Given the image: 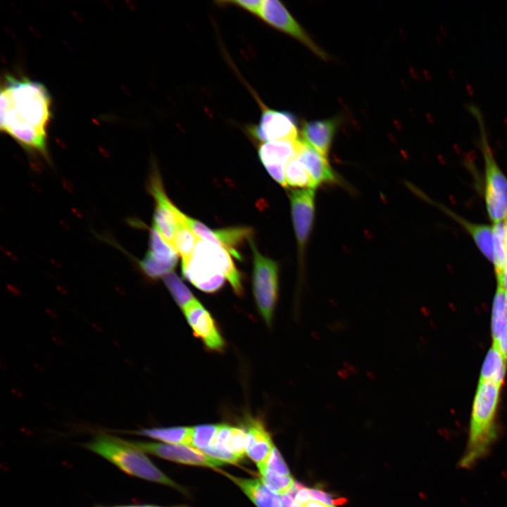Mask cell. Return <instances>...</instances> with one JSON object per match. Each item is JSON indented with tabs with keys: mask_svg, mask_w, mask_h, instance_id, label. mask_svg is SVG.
<instances>
[{
	"mask_svg": "<svg viewBox=\"0 0 507 507\" xmlns=\"http://www.w3.org/2000/svg\"><path fill=\"white\" fill-rule=\"evenodd\" d=\"M219 4L231 5L242 8L258 17L263 1L261 0H233L218 1Z\"/></svg>",
	"mask_w": 507,
	"mask_h": 507,
	"instance_id": "obj_34",
	"label": "cell"
},
{
	"mask_svg": "<svg viewBox=\"0 0 507 507\" xmlns=\"http://www.w3.org/2000/svg\"><path fill=\"white\" fill-rule=\"evenodd\" d=\"M259 104L262 113L258 123L246 126L248 134L254 139L264 143L299 139L298 119L294 113L269 108L261 101Z\"/></svg>",
	"mask_w": 507,
	"mask_h": 507,
	"instance_id": "obj_7",
	"label": "cell"
},
{
	"mask_svg": "<svg viewBox=\"0 0 507 507\" xmlns=\"http://www.w3.org/2000/svg\"><path fill=\"white\" fill-rule=\"evenodd\" d=\"M182 270L184 278L204 292L219 291L226 279L237 295L243 294L242 273L230 254L213 242L199 239L189 261L182 263Z\"/></svg>",
	"mask_w": 507,
	"mask_h": 507,
	"instance_id": "obj_2",
	"label": "cell"
},
{
	"mask_svg": "<svg viewBox=\"0 0 507 507\" xmlns=\"http://www.w3.org/2000/svg\"><path fill=\"white\" fill-rule=\"evenodd\" d=\"M298 139L267 142L258 148L259 158L270 175L280 184L286 187L284 170L288 162L297 154Z\"/></svg>",
	"mask_w": 507,
	"mask_h": 507,
	"instance_id": "obj_12",
	"label": "cell"
},
{
	"mask_svg": "<svg viewBox=\"0 0 507 507\" xmlns=\"http://www.w3.org/2000/svg\"><path fill=\"white\" fill-rule=\"evenodd\" d=\"M182 311L194 334L202 341L207 349L218 352L223 351L225 341L215 321L197 299Z\"/></svg>",
	"mask_w": 507,
	"mask_h": 507,
	"instance_id": "obj_13",
	"label": "cell"
},
{
	"mask_svg": "<svg viewBox=\"0 0 507 507\" xmlns=\"http://www.w3.org/2000/svg\"><path fill=\"white\" fill-rule=\"evenodd\" d=\"M291 212L300 255L304 251L314 222L315 191L293 189L289 193Z\"/></svg>",
	"mask_w": 507,
	"mask_h": 507,
	"instance_id": "obj_11",
	"label": "cell"
},
{
	"mask_svg": "<svg viewBox=\"0 0 507 507\" xmlns=\"http://www.w3.org/2000/svg\"><path fill=\"white\" fill-rule=\"evenodd\" d=\"M296 157L305 166L316 187L322 184L337 182V175L330 167L327 158L320 154L301 138Z\"/></svg>",
	"mask_w": 507,
	"mask_h": 507,
	"instance_id": "obj_16",
	"label": "cell"
},
{
	"mask_svg": "<svg viewBox=\"0 0 507 507\" xmlns=\"http://www.w3.org/2000/svg\"><path fill=\"white\" fill-rule=\"evenodd\" d=\"M303 507H330L325 503L317 501H310L306 503Z\"/></svg>",
	"mask_w": 507,
	"mask_h": 507,
	"instance_id": "obj_39",
	"label": "cell"
},
{
	"mask_svg": "<svg viewBox=\"0 0 507 507\" xmlns=\"http://www.w3.org/2000/svg\"><path fill=\"white\" fill-rule=\"evenodd\" d=\"M84 446L130 475L184 492V489L163 474L142 451L134 447L129 441L102 434Z\"/></svg>",
	"mask_w": 507,
	"mask_h": 507,
	"instance_id": "obj_4",
	"label": "cell"
},
{
	"mask_svg": "<svg viewBox=\"0 0 507 507\" xmlns=\"http://www.w3.org/2000/svg\"><path fill=\"white\" fill-rule=\"evenodd\" d=\"M249 242L253 252V292L258 310L270 325L278 299V265L258 251L253 238Z\"/></svg>",
	"mask_w": 507,
	"mask_h": 507,
	"instance_id": "obj_6",
	"label": "cell"
},
{
	"mask_svg": "<svg viewBox=\"0 0 507 507\" xmlns=\"http://www.w3.org/2000/svg\"><path fill=\"white\" fill-rule=\"evenodd\" d=\"M339 124L338 118L305 122L301 129V139L327 158Z\"/></svg>",
	"mask_w": 507,
	"mask_h": 507,
	"instance_id": "obj_14",
	"label": "cell"
},
{
	"mask_svg": "<svg viewBox=\"0 0 507 507\" xmlns=\"http://www.w3.org/2000/svg\"><path fill=\"white\" fill-rule=\"evenodd\" d=\"M507 325V291L501 284L494 299L492 316V334L494 342L496 341L503 330Z\"/></svg>",
	"mask_w": 507,
	"mask_h": 507,
	"instance_id": "obj_22",
	"label": "cell"
},
{
	"mask_svg": "<svg viewBox=\"0 0 507 507\" xmlns=\"http://www.w3.org/2000/svg\"><path fill=\"white\" fill-rule=\"evenodd\" d=\"M309 491L311 498L330 507H336L337 506L343 505L347 502L346 499L336 497L320 489H309Z\"/></svg>",
	"mask_w": 507,
	"mask_h": 507,
	"instance_id": "obj_32",
	"label": "cell"
},
{
	"mask_svg": "<svg viewBox=\"0 0 507 507\" xmlns=\"http://www.w3.org/2000/svg\"><path fill=\"white\" fill-rule=\"evenodd\" d=\"M219 424L201 425L193 427L192 447L202 450L212 445Z\"/></svg>",
	"mask_w": 507,
	"mask_h": 507,
	"instance_id": "obj_28",
	"label": "cell"
},
{
	"mask_svg": "<svg viewBox=\"0 0 507 507\" xmlns=\"http://www.w3.org/2000/svg\"><path fill=\"white\" fill-rule=\"evenodd\" d=\"M291 507H303L301 505L298 504L297 503H293Z\"/></svg>",
	"mask_w": 507,
	"mask_h": 507,
	"instance_id": "obj_41",
	"label": "cell"
},
{
	"mask_svg": "<svg viewBox=\"0 0 507 507\" xmlns=\"http://www.w3.org/2000/svg\"><path fill=\"white\" fill-rule=\"evenodd\" d=\"M445 211L449 213L454 219L456 220L472 237L475 242L482 251V253L494 263V233L493 227L489 226L477 225L468 222L451 211Z\"/></svg>",
	"mask_w": 507,
	"mask_h": 507,
	"instance_id": "obj_19",
	"label": "cell"
},
{
	"mask_svg": "<svg viewBox=\"0 0 507 507\" xmlns=\"http://www.w3.org/2000/svg\"><path fill=\"white\" fill-rule=\"evenodd\" d=\"M137 434L149 437L173 444L192 446L193 427H173L143 429Z\"/></svg>",
	"mask_w": 507,
	"mask_h": 507,
	"instance_id": "obj_20",
	"label": "cell"
},
{
	"mask_svg": "<svg viewBox=\"0 0 507 507\" xmlns=\"http://www.w3.org/2000/svg\"><path fill=\"white\" fill-rule=\"evenodd\" d=\"M506 223H507V220H506Z\"/></svg>",
	"mask_w": 507,
	"mask_h": 507,
	"instance_id": "obj_42",
	"label": "cell"
},
{
	"mask_svg": "<svg viewBox=\"0 0 507 507\" xmlns=\"http://www.w3.org/2000/svg\"><path fill=\"white\" fill-rule=\"evenodd\" d=\"M199 238L182 222L178 226L173 237L171 245L182 258V263H185L191 258Z\"/></svg>",
	"mask_w": 507,
	"mask_h": 507,
	"instance_id": "obj_23",
	"label": "cell"
},
{
	"mask_svg": "<svg viewBox=\"0 0 507 507\" xmlns=\"http://www.w3.org/2000/svg\"><path fill=\"white\" fill-rule=\"evenodd\" d=\"M475 118L479 129L478 146L485 167V201L489 215L494 224L503 221L507 215V179L499 168L489 145L483 113L475 104L467 105Z\"/></svg>",
	"mask_w": 507,
	"mask_h": 507,
	"instance_id": "obj_5",
	"label": "cell"
},
{
	"mask_svg": "<svg viewBox=\"0 0 507 507\" xmlns=\"http://www.w3.org/2000/svg\"><path fill=\"white\" fill-rule=\"evenodd\" d=\"M231 430L232 426L227 424H219V427L212 446L219 449L232 452L229 447Z\"/></svg>",
	"mask_w": 507,
	"mask_h": 507,
	"instance_id": "obj_33",
	"label": "cell"
},
{
	"mask_svg": "<svg viewBox=\"0 0 507 507\" xmlns=\"http://www.w3.org/2000/svg\"><path fill=\"white\" fill-rule=\"evenodd\" d=\"M497 283L501 284L503 286V287L507 291V253L506 256V261L504 265V269L503 272V275L501 277L497 278Z\"/></svg>",
	"mask_w": 507,
	"mask_h": 507,
	"instance_id": "obj_37",
	"label": "cell"
},
{
	"mask_svg": "<svg viewBox=\"0 0 507 507\" xmlns=\"http://www.w3.org/2000/svg\"><path fill=\"white\" fill-rule=\"evenodd\" d=\"M163 282L182 311L196 299L175 273L167 274Z\"/></svg>",
	"mask_w": 507,
	"mask_h": 507,
	"instance_id": "obj_26",
	"label": "cell"
},
{
	"mask_svg": "<svg viewBox=\"0 0 507 507\" xmlns=\"http://www.w3.org/2000/svg\"><path fill=\"white\" fill-rule=\"evenodd\" d=\"M148 191L155 201L152 226L171 245L175 233L180 224L182 223V211L167 196L161 175L156 168L150 175Z\"/></svg>",
	"mask_w": 507,
	"mask_h": 507,
	"instance_id": "obj_8",
	"label": "cell"
},
{
	"mask_svg": "<svg viewBox=\"0 0 507 507\" xmlns=\"http://www.w3.org/2000/svg\"><path fill=\"white\" fill-rule=\"evenodd\" d=\"M506 358L494 346L487 353L480 377V382L492 380L501 385L506 369Z\"/></svg>",
	"mask_w": 507,
	"mask_h": 507,
	"instance_id": "obj_21",
	"label": "cell"
},
{
	"mask_svg": "<svg viewBox=\"0 0 507 507\" xmlns=\"http://www.w3.org/2000/svg\"><path fill=\"white\" fill-rule=\"evenodd\" d=\"M136 449L156 456L187 465L218 468L225 463L213 458L200 450L186 445H175L149 442H130Z\"/></svg>",
	"mask_w": 507,
	"mask_h": 507,
	"instance_id": "obj_10",
	"label": "cell"
},
{
	"mask_svg": "<svg viewBox=\"0 0 507 507\" xmlns=\"http://www.w3.org/2000/svg\"><path fill=\"white\" fill-rule=\"evenodd\" d=\"M284 173L286 186L314 189L317 187L306 168L296 156L288 162Z\"/></svg>",
	"mask_w": 507,
	"mask_h": 507,
	"instance_id": "obj_24",
	"label": "cell"
},
{
	"mask_svg": "<svg viewBox=\"0 0 507 507\" xmlns=\"http://www.w3.org/2000/svg\"><path fill=\"white\" fill-rule=\"evenodd\" d=\"M311 498V497L309 489L303 487L297 493L294 499L296 500V502L298 504L301 505V506H303L306 503H307L308 501H310Z\"/></svg>",
	"mask_w": 507,
	"mask_h": 507,
	"instance_id": "obj_36",
	"label": "cell"
},
{
	"mask_svg": "<svg viewBox=\"0 0 507 507\" xmlns=\"http://www.w3.org/2000/svg\"><path fill=\"white\" fill-rule=\"evenodd\" d=\"M224 473L257 507H282V496L269 489L258 479H243Z\"/></svg>",
	"mask_w": 507,
	"mask_h": 507,
	"instance_id": "obj_18",
	"label": "cell"
},
{
	"mask_svg": "<svg viewBox=\"0 0 507 507\" xmlns=\"http://www.w3.org/2000/svg\"><path fill=\"white\" fill-rule=\"evenodd\" d=\"M493 345L499 349L506 360H507V325Z\"/></svg>",
	"mask_w": 507,
	"mask_h": 507,
	"instance_id": "obj_35",
	"label": "cell"
},
{
	"mask_svg": "<svg viewBox=\"0 0 507 507\" xmlns=\"http://www.w3.org/2000/svg\"><path fill=\"white\" fill-rule=\"evenodd\" d=\"M259 472L264 470L281 475H289L290 472L278 449L275 446L265 463L258 467Z\"/></svg>",
	"mask_w": 507,
	"mask_h": 507,
	"instance_id": "obj_29",
	"label": "cell"
},
{
	"mask_svg": "<svg viewBox=\"0 0 507 507\" xmlns=\"http://www.w3.org/2000/svg\"><path fill=\"white\" fill-rule=\"evenodd\" d=\"M204 454L217 460L221 461L225 463L237 464L242 458L234 454V453L217 449L213 446H210L206 449L200 450Z\"/></svg>",
	"mask_w": 507,
	"mask_h": 507,
	"instance_id": "obj_31",
	"label": "cell"
},
{
	"mask_svg": "<svg viewBox=\"0 0 507 507\" xmlns=\"http://www.w3.org/2000/svg\"><path fill=\"white\" fill-rule=\"evenodd\" d=\"M116 507H153V506H149V505H139V506H116Z\"/></svg>",
	"mask_w": 507,
	"mask_h": 507,
	"instance_id": "obj_40",
	"label": "cell"
},
{
	"mask_svg": "<svg viewBox=\"0 0 507 507\" xmlns=\"http://www.w3.org/2000/svg\"><path fill=\"white\" fill-rule=\"evenodd\" d=\"M294 499L287 494L282 496V507H291Z\"/></svg>",
	"mask_w": 507,
	"mask_h": 507,
	"instance_id": "obj_38",
	"label": "cell"
},
{
	"mask_svg": "<svg viewBox=\"0 0 507 507\" xmlns=\"http://www.w3.org/2000/svg\"><path fill=\"white\" fill-rule=\"evenodd\" d=\"M500 387V384L492 380L479 382L468 443L458 463L461 468H472L487 456L498 437L496 418Z\"/></svg>",
	"mask_w": 507,
	"mask_h": 507,
	"instance_id": "obj_3",
	"label": "cell"
},
{
	"mask_svg": "<svg viewBox=\"0 0 507 507\" xmlns=\"http://www.w3.org/2000/svg\"><path fill=\"white\" fill-rule=\"evenodd\" d=\"M260 473L263 483L272 492L279 495L287 494L294 482L291 475H281L266 470Z\"/></svg>",
	"mask_w": 507,
	"mask_h": 507,
	"instance_id": "obj_27",
	"label": "cell"
},
{
	"mask_svg": "<svg viewBox=\"0 0 507 507\" xmlns=\"http://www.w3.org/2000/svg\"><path fill=\"white\" fill-rule=\"evenodd\" d=\"M178 254L174 248L151 226L149 232V249L144 258L156 263L166 273L173 272Z\"/></svg>",
	"mask_w": 507,
	"mask_h": 507,
	"instance_id": "obj_17",
	"label": "cell"
},
{
	"mask_svg": "<svg viewBox=\"0 0 507 507\" xmlns=\"http://www.w3.org/2000/svg\"><path fill=\"white\" fill-rule=\"evenodd\" d=\"M275 447L264 424L258 419L247 421L246 453L259 467L265 463Z\"/></svg>",
	"mask_w": 507,
	"mask_h": 507,
	"instance_id": "obj_15",
	"label": "cell"
},
{
	"mask_svg": "<svg viewBox=\"0 0 507 507\" xmlns=\"http://www.w3.org/2000/svg\"><path fill=\"white\" fill-rule=\"evenodd\" d=\"M258 18L269 25L296 39L321 58H327V54L313 41L280 1H263Z\"/></svg>",
	"mask_w": 507,
	"mask_h": 507,
	"instance_id": "obj_9",
	"label": "cell"
},
{
	"mask_svg": "<svg viewBox=\"0 0 507 507\" xmlns=\"http://www.w3.org/2000/svg\"><path fill=\"white\" fill-rule=\"evenodd\" d=\"M0 130L30 155L49 161L48 129L52 115L49 92L40 82L22 75L2 78Z\"/></svg>",
	"mask_w": 507,
	"mask_h": 507,
	"instance_id": "obj_1",
	"label": "cell"
},
{
	"mask_svg": "<svg viewBox=\"0 0 507 507\" xmlns=\"http://www.w3.org/2000/svg\"><path fill=\"white\" fill-rule=\"evenodd\" d=\"M246 430L232 427L229 447L232 453L243 458L246 453Z\"/></svg>",
	"mask_w": 507,
	"mask_h": 507,
	"instance_id": "obj_30",
	"label": "cell"
},
{
	"mask_svg": "<svg viewBox=\"0 0 507 507\" xmlns=\"http://www.w3.org/2000/svg\"><path fill=\"white\" fill-rule=\"evenodd\" d=\"M494 249L496 279L502 276L507 253V223L506 220L494 224Z\"/></svg>",
	"mask_w": 507,
	"mask_h": 507,
	"instance_id": "obj_25",
	"label": "cell"
}]
</instances>
